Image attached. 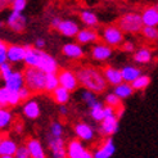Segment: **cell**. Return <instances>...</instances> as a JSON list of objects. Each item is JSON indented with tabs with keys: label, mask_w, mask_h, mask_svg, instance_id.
Segmentation results:
<instances>
[{
	"label": "cell",
	"mask_w": 158,
	"mask_h": 158,
	"mask_svg": "<svg viewBox=\"0 0 158 158\" xmlns=\"http://www.w3.org/2000/svg\"><path fill=\"white\" fill-rule=\"evenodd\" d=\"M152 59V52L148 48H143L138 50L135 54H134V60L136 63H141V64H145V63H149Z\"/></svg>",
	"instance_id": "f1b7e54d"
},
{
	"label": "cell",
	"mask_w": 158,
	"mask_h": 158,
	"mask_svg": "<svg viewBox=\"0 0 158 158\" xmlns=\"http://www.w3.org/2000/svg\"><path fill=\"white\" fill-rule=\"evenodd\" d=\"M58 77H59V84H60V86L68 89L69 91L76 90L77 85H78L77 75H75L73 72H71V71H62V72L58 75Z\"/></svg>",
	"instance_id": "30bf717a"
},
{
	"label": "cell",
	"mask_w": 158,
	"mask_h": 158,
	"mask_svg": "<svg viewBox=\"0 0 158 158\" xmlns=\"http://www.w3.org/2000/svg\"><path fill=\"white\" fill-rule=\"evenodd\" d=\"M2 2V8H6V6H12V4L15 0H0Z\"/></svg>",
	"instance_id": "7dc6e473"
},
{
	"label": "cell",
	"mask_w": 158,
	"mask_h": 158,
	"mask_svg": "<svg viewBox=\"0 0 158 158\" xmlns=\"http://www.w3.org/2000/svg\"><path fill=\"white\" fill-rule=\"evenodd\" d=\"M76 75L78 78V84L88 90L99 94V93H103L107 88L108 81L106 80L104 73H102L99 69L94 67H84L81 69H78Z\"/></svg>",
	"instance_id": "6da1fadb"
},
{
	"label": "cell",
	"mask_w": 158,
	"mask_h": 158,
	"mask_svg": "<svg viewBox=\"0 0 158 158\" xmlns=\"http://www.w3.org/2000/svg\"><path fill=\"white\" fill-rule=\"evenodd\" d=\"M17 144L15 141L12 140L8 136H3L0 140V157L2 158H12L15 157V152H17Z\"/></svg>",
	"instance_id": "9c48e42d"
},
{
	"label": "cell",
	"mask_w": 158,
	"mask_h": 158,
	"mask_svg": "<svg viewBox=\"0 0 158 158\" xmlns=\"http://www.w3.org/2000/svg\"><path fill=\"white\" fill-rule=\"evenodd\" d=\"M5 82V86L8 89H10V90H17L19 91L23 86H25V76H23L22 72H19V71H13L12 75L5 78L4 80Z\"/></svg>",
	"instance_id": "8fae6325"
},
{
	"label": "cell",
	"mask_w": 158,
	"mask_h": 158,
	"mask_svg": "<svg viewBox=\"0 0 158 158\" xmlns=\"http://www.w3.org/2000/svg\"><path fill=\"white\" fill-rule=\"evenodd\" d=\"M35 46H36V48H39V49L44 48V46H45V40H44V39H41V37H37L35 40Z\"/></svg>",
	"instance_id": "bcb514c9"
},
{
	"label": "cell",
	"mask_w": 158,
	"mask_h": 158,
	"mask_svg": "<svg viewBox=\"0 0 158 158\" xmlns=\"http://www.w3.org/2000/svg\"><path fill=\"white\" fill-rule=\"evenodd\" d=\"M75 134L78 139L84 141H90L94 138V130L91 129V126L86 123H77L75 126Z\"/></svg>",
	"instance_id": "44dd1931"
},
{
	"label": "cell",
	"mask_w": 158,
	"mask_h": 158,
	"mask_svg": "<svg viewBox=\"0 0 158 158\" xmlns=\"http://www.w3.org/2000/svg\"><path fill=\"white\" fill-rule=\"evenodd\" d=\"M103 43L109 46H120L123 43V31L118 26H108L103 30Z\"/></svg>",
	"instance_id": "277c9868"
},
{
	"label": "cell",
	"mask_w": 158,
	"mask_h": 158,
	"mask_svg": "<svg viewBox=\"0 0 158 158\" xmlns=\"http://www.w3.org/2000/svg\"><path fill=\"white\" fill-rule=\"evenodd\" d=\"M67 156L69 158H91L94 153L86 151L78 140H72L67 147Z\"/></svg>",
	"instance_id": "5b68a950"
},
{
	"label": "cell",
	"mask_w": 158,
	"mask_h": 158,
	"mask_svg": "<svg viewBox=\"0 0 158 158\" xmlns=\"http://www.w3.org/2000/svg\"><path fill=\"white\" fill-rule=\"evenodd\" d=\"M103 73H104V77L106 80L108 81V84L110 85H118L123 82V77H122V72L121 71H118L113 67H106L103 69Z\"/></svg>",
	"instance_id": "ffe728a7"
},
{
	"label": "cell",
	"mask_w": 158,
	"mask_h": 158,
	"mask_svg": "<svg viewBox=\"0 0 158 158\" xmlns=\"http://www.w3.org/2000/svg\"><path fill=\"white\" fill-rule=\"evenodd\" d=\"M21 95H19V91L17 90H10L9 89V98H8V102H9V107H15L19 104L21 102Z\"/></svg>",
	"instance_id": "8d00e7d4"
},
{
	"label": "cell",
	"mask_w": 158,
	"mask_h": 158,
	"mask_svg": "<svg viewBox=\"0 0 158 158\" xmlns=\"http://www.w3.org/2000/svg\"><path fill=\"white\" fill-rule=\"evenodd\" d=\"M57 30L63 36H67V37H73V36H76L78 34V31H80L77 23H75L73 21H71V19L62 21L59 23V26H58Z\"/></svg>",
	"instance_id": "9a60e30c"
},
{
	"label": "cell",
	"mask_w": 158,
	"mask_h": 158,
	"mask_svg": "<svg viewBox=\"0 0 158 158\" xmlns=\"http://www.w3.org/2000/svg\"><path fill=\"white\" fill-rule=\"evenodd\" d=\"M80 18H81V22L88 27H95L99 23L97 14H94L93 12H89V10H82L80 13Z\"/></svg>",
	"instance_id": "83f0119b"
},
{
	"label": "cell",
	"mask_w": 158,
	"mask_h": 158,
	"mask_svg": "<svg viewBox=\"0 0 158 158\" xmlns=\"http://www.w3.org/2000/svg\"><path fill=\"white\" fill-rule=\"evenodd\" d=\"M8 98H9V89L6 86H4V88L0 89V106H2V108H5L9 106Z\"/></svg>",
	"instance_id": "74e56055"
},
{
	"label": "cell",
	"mask_w": 158,
	"mask_h": 158,
	"mask_svg": "<svg viewBox=\"0 0 158 158\" xmlns=\"http://www.w3.org/2000/svg\"><path fill=\"white\" fill-rule=\"evenodd\" d=\"M95 94H97V93H94V91H91V90H88V89H86V90L81 94L82 100L89 106V108H90L93 104H95L97 102H98L97 98H95Z\"/></svg>",
	"instance_id": "e575fe53"
},
{
	"label": "cell",
	"mask_w": 158,
	"mask_h": 158,
	"mask_svg": "<svg viewBox=\"0 0 158 158\" xmlns=\"http://www.w3.org/2000/svg\"><path fill=\"white\" fill-rule=\"evenodd\" d=\"M60 22H62V19H59V18H53L50 25H52L53 28H58V26H59V23H60Z\"/></svg>",
	"instance_id": "c3c4849f"
},
{
	"label": "cell",
	"mask_w": 158,
	"mask_h": 158,
	"mask_svg": "<svg viewBox=\"0 0 158 158\" xmlns=\"http://www.w3.org/2000/svg\"><path fill=\"white\" fill-rule=\"evenodd\" d=\"M69 93L71 91L68 89L59 85L58 88L53 91V99H54L55 103H58V104H66L69 100Z\"/></svg>",
	"instance_id": "d4e9b609"
},
{
	"label": "cell",
	"mask_w": 158,
	"mask_h": 158,
	"mask_svg": "<svg viewBox=\"0 0 158 158\" xmlns=\"http://www.w3.org/2000/svg\"><path fill=\"white\" fill-rule=\"evenodd\" d=\"M49 148L52 151V154L54 158H66L67 156V149L64 147V140L62 139V136H49Z\"/></svg>",
	"instance_id": "52a82bcc"
},
{
	"label": "cell",
	"mask_w": 158,
	"mask_h": 158,
	"mask_svg": "<svg viewBox=\"0 0 158 158\" xmlns=\"http://www.w3.org/2000/svg\"><path fill=\"white\" fill-rule=\"evenodd\" d=\"M106 103H107L108 106H112V107H114V108H118V107L121 106V98L118 97L116 93L108 94V95L106 97Z\"/></svg>",
	"instance_id": "d590c367"
},
{
	"label": "cell",
	"mask_w": 158,
	"mask_h": 158,
	"mask_svg": "<svg viewBox=\"0 0 158 158\" xmlns=\"http://www.w3.org/2000/svg\"><path fill=\"white\" fill-rule=\"evenodd\" d=\"M25 49H26V57H25V63L30 67H39L40 64V60L43 58V54L44 52L41 49L36 48V46L32 45H25Z\"/></svg>",
	"instance_id": "8992f818"
},
{
	"label": "cell",
	"mask_w": 158,
	"mask_h": 158,
	"mask_svg": "<svg viewBox=\"0 0 158 158\" xmlns=\"http://www.w3.org/2000/svg\"><path fill=\"white\" fill-rule=\"evenodd\" d=\"M117 26L126 34H138V32H141V30H143L144 22H143L141 14L135 13V12H130V13L123 14L122 17L118 19Z\"/></svg>",
	"instance_id": "3957f363"
},
{
	"label": "cell",
	"mask_w": 158,
	"mask_h": 158,
	"mask_svg": "<svg viewBox=\"0 0 158 158\" xmlns=\"http://www.w3.org/2000/svg\"><path fill=\"white\" fill-rule=\"evenodd\" d=\"M107 2H116V0H107Z\"/></svg>",
	"instance_id": "816d5d0a"
},
{
	"label": "cell",
	"mask_w": 158,
	"mask_h": 158,
	"mask_svg": "<svg viewBox=\"0 0 158 158\" xmlns=\"http://www.w3.org/2000/svg\"><path fill=\"white\" fill-rule=\"evenodd\" d=\"M10 122H12V113L8 109L2 108V110H0V127L5 129L9 126Z\"/></svg>",
	"instance_id": "836d02e7"
},
{
	"label": "cell",
	"mask_w": 158,
	"mask_h": 158,
	"mask_svg": "<svg viewBox=\"0 0 158 158\" xmlns=\"http://www.w3.org/2000/svg\"><path fill=\"white\" fill-rule=\"evenodd\" d=\"M30 94H31V90L27 88L26 85L19 90V95H21V99H22V100H27L28 97H30Z\"/></svg>",
	"instance_id": "ee69618b"
},
{
	"label": "cell",
	"mask_w": 158,
	"mask_h": 158,
	"mask_svg": "<svg viewBox=\"0 0 158 158\" xmlns=\"http://www.w3.org/2000/svg\"><path fill=\"white\" fill-rule=\"evenodd\" d=\"M6 26L15 32H22L26 28V17L19 12H12L6 18Z\"/></svg>",
	"instance_id": "ba28073f"
},
{
	"label": "cell",
	"mask_w": 158,
	"mask_h": 158,
	"mask_svg": "<svg viewBox=\"0 0 158 158\" xmlns=\"http://www.w3.org/2000/svg\"><path fill=\"white\" fill-rule=\"evenodd\" d=\"M141 34L145 39L151 41H157L158 40V28L157 26H144L141 30Z\"/></svg>",
	"instance_id": "d6a6232c"
},
{
	"label": "cell",
	"mask_w": 158,
	"mask_h": 158,
	"mask_svg": "<svg viewBox=\"0 0 158 158\" xmlns=\"http://www.w3.org/2000/svg\"><path fill=\"white\" fill-rule=\"evenodd\" d=\"M14 130L17 131V132H22V123H21V122L15 123V126H14Z\"/></svg>",
	"instance_id": "f907efd6"
},
{
	"label": "cell",
	"mask_w": 158,
	"mask_h": 158,
	"mask_svg": "<svg viewBox=\"0 0 158 158\" xmlns=\"http://www.w3.org/2000/svg\"><path fill=\"white\" fill-rule=\"evenodd\" d=\"M112 55V46L108 44H95L91 49V57L95 60H107Z\"/></svg>",
	"instance_id": "7c38bea8"
},
{
	"label": "cell",
	"mask_w": 158,
	"mask_h": 158,
	"mask_svg": "<svg viewBox=\"0 0 158 158\" xmlns=\"http://www.w3.org/2000/svg\"><path fill=\"white\" fill-rule=\"evenodd\" d=\"M144 26H158V6H148L141 13Z\"/></svg>",
	"instance_id": "e0dca14e"
},
{
	"label": "cell",
	"mask_w": 158,
	"mask_h": 158,
	"mask_svg": "<svg viewBox=\"0 0 158 158\" xmlns=\"http://www.w3.org/2000/svg\"><path fill=\"white\" fill-rule=\"evenodd\" d=\"M59 84V77L57 73H48L46 75V91L53 93L58 88Z\"/></svg>",
	"instance_id": "1f68e13d"
},
{
	"label": "cell",
	"mask_w": 158,
	"mask_h": 158,
	"mask_svg": "<svg viewBox=\"0 0 158 158\" xmlns=\"http://www.w3.org/2000/svg\"><path fill=\"white\" fill-rule=\"evenodd\" d=\"M149 82H151V78H149V76H145V75H140L136 80H134L131 82L134 90H144L148 88Z\"/></svg>",
	"instance_id": "4dcf8cb0"
},
{
	"label": "cell",
	"mask_w": 158,
	"mask_h": 158,
	"mask_svg": "<svg viewBox=\"0 0 158 158\" xmlns=\"http://www.w3.org/2000/svg\"><path fill=\"white\" fill-rule=\"evenodd\" d=\"M62 53L71 59H80L84 57V50L80 44H66L62 48Z\"/></svg>",
	"instance_id": "7402d4cb"
},
{
	"label": "cell",
	"mask_w": 158,
	"mask_h": 158,
	"mask_svg": "<svg viewBox=\"0 0 158 158\" xmlns=\"http://www.w3.org/2000/svg\"><path fill=\"white\" fill-rule=\"evenodd\" d=\"M39 68L45 71L46 73H57L58 71V63L55 60L52 55L44 53L43 58L40 60V64H39Z\"/></svg>",
	"instance_id": "ac0fdd59"
},
{
	"label": "cell",
	"mask_w": 158,
	"mask_h": 158,
	"mask_svg": "<svg viewBox=\"0 0 158 158\" xmlns=\"http://www.w3.org/2000/svg\"><path fill=\"white\" fill-rule=\"evenodd\" d=\"M27 5V0H15V2L12 4V10L14 12H22V10H25V8Z\"/></svg>",
	"instance_id": "60d3db41"
},
{
	"label": "cell",
	"mask_w": 158,
	"mask_h": 158,
	"mask_svg": "<svg viewBox=\"0 0 158 158\" xmlns=\"http://www.w3.org/2000/svg\"><path fill=\"white\" fill-rule=\"evenodd\" d=\"M27 148L30 151V156L32 158H45V152L43 149V145L36 139H30L27 141Z\"/></svg>",
	"instance_id": "cb8c5ba5"
},
{
	"label": "cell",
	"mask_w": 158,
	"mask_h": 158,
	"mask_svg": "<svg viewBox=\"0 0 158 158\" xmlns=\"http://www.w3.org/2000/svg\"><path fill=\"white\" fill-rule=\"evenodd\" d=\"M46 73L45 71L40 69L39 67H30L27 66V68L23 72L25 76V84L26 86L34 93H40L46 90Z\"/></svg>",
	"instance_id": "7a4b0ae2"
},
{
	"label": "cell",
	"mask_w": 158,
	"mask_h": 158,
	"mask_svg": "<svg viewBox=\"0 0 158 158\" xmlns=\"http://www.w3.org/2000/svg\"><path fill=\"white\" fill-rule=\"evenodd\" d=\"M31 157L30 156V151L27 145H22V147H18L17 152H15V158H28Z\"/></svg>",
	"instance_id": "7bdbcfd3"
},
{
	"label": "cell",
	"mask_w": 158,
	"mask_h": 158,
	"mask_svg": "<svg viewBox=\"0 0 158 158\" xmlns=\"http://www.w3.org/2000/svg\"><path fill=\"white\" fill-rule=\"evenodd\" d=\"M23 114L30 120H36L40 116V107L36 100H28L23 106Z\"/></svg>",
	"instance_id": "603a6c76"
},
{
	"label": "cell",
	"mask_w": 158,
	"mask_h": 158,
	"mask_svg": "<svg viewBox=\"0 0 158 158\" xmlns=\"http://www.w3.org/2000/svg\"><path fill=\"white\" fill-rule=\"evenodd\" d=\"M132 91H134L132 85L130 82L123 81V82H121V84H118V85L114 86V91L113 93H116L121 99H126V98L131 97Z\"/></svg>",
	"instance_id": "484cf974"
},
{
	"label": "cell",
	"mask_w": 158,
	"mask_h": 158,
	"mask_svg": "<svg viewBox=\"0 0 158 158\" xmlns=\"http://www.w3.org/2000/svg\"><path fill=\"white\" fill-rule=\"evenodd\" d=\"M25 57H26L25 46H19V45H9L8 46V62L18 63V62L25 60Z\"/></svg>",
	"instance_id": "5bb4252c"
},
{
	"label": "cell",
	"mask_w": 158,
	"mask_h": 158,
	"mask_svg": "<svg viewBox=\"0 0 158 158\" xmlns=\"http://www.w3.org/2000/svg\"><path fill=\"white\" fill-rule=\"evenodd\" d=\"M12 72H13V69H12L9 63H6V62L0 63V73H2V78H3V80H5V78L9 77L12 75Z\"/></svg>",
	"instance_id": "f35d334b"
},
{
	"label": "cell",
	"mask_w": 158,
	"mask_h": 158,
	"mask_svg": "<svg viewBox=\"0 0 158 158\" xmlns=\"http://www.w3.org/2000/svg\"><path fill=\"white\" fill-rule=\"evenodd\" d=\"M122 50L123 52H127V53H132L135 50V46L131 41H123L122 43Z\"/></svg>",
	"instance_id": "f6af8a7d"
},
{
	"label": "cell",
	"mask_w": 158,
	"mask_h": 158,
	"mask_svg": "<svg viewBox=\"0 0 158 158\" xmlns=\"http://www.w3.org/2000/svg\"><path fill=\"white\" fill-rule=\"evenodd\" d=\"M50 135L52 136H62L63 135V127L59 122H53L52 126H50Z\"/></svg>",
	"instance_id": "ab89813d"
},
{
	"label": "cell",
	"mask_w": 158,
	"mask_h": 158,
	"mask_svg": "<svg viewBox=\"0 0 158 158\" xmlns=\"http://www.w3.org/2000/svg\"><path fill=\"white\" fill-rule=\"evenodd\" d=\"M118 130V117L117 116H109L106 117L100 125V132L103 135H113Z\"/></svg>",
	"instance_id": "4fadbf2b"
},
{
	"label": "cell",
	"mask_w": 158,
	"mask_h": 158,
	"mask_svg": "<svg viewBox=\"0 0 158 158\" xmlns=\"http://www.w3.org/2000/svg\"><path fill=\"white\" fill-rule=\"evenodd\" d=\"M99 35L95 30L93 28H84L80 30L78 34L76 35V40L78 44H90V43H95L98 41Z\"/></svg>",
	"instance_id": "2e32d148"
},
{
	"label": "cell",
	"mask_w": 158,
	"mask_h": 158,
	"mask_svg": "<svg viewBox=\"0 0 158 158\" xmlns=\"http://www.w3.org/2000/svg\"><path fill=\"white\" fill-rule=\"evenodd\" d=\"M157 6H158V4H157Z\"/></svg>",
	"instance_id": "f5cc1de1"
},
{
	"label": "cell",
	"mask_w": 158,
	"mask_h": 158,
	"mask_svg": "<svg viewBox=\"0 0 158 158\" xmlns=\"http://www.w3.org/2000/svg\"><path fill=\"white\" fill-rule=\"evenodd\" d=\"M59 113H60L62 116H66V114L68 113V109H67V107H64V106L62 104V106L59 107Z\"/></svg>",
	"instance_id": "681fc988"
},
{
	"label": "cell",
	"mask_w": 158,
	"mask_h": 158,
	"mask_svg": "<svg viewBox=\"0 0 158 158\" xmlns=\"http://www.w3.org/2000/svg\"><path fill=\"white\" fill-rule=\"evenodd\" d=\"M114 152H116V147L113 144V140L109 138L104 141V144L102 145L100 149L94 152V158H109L114 154Z\"/></svg>",
	"instance_id": "d6986e66"
},
{
	"label": "cell",
	"mask_w": 158,
	"mask_h": 158,
	"mask_svg": "<svg viewBox=\"0 0 158 158\" xmlns=\"http://www.w3.org/2000/svg\"><path fill=\"white\" fill-rule=\"evenodd\" d=\"M8 60V45L4 41H0V63Z\"/></svg>",
	"instance_id": "b9f144b4"
},
{
	"label": "cell",
	"mask_w": 158,
	"mask_h": 158,
	"mask_svg": "<svg viewBox=\"0 0 158 158\" xmlns=\"http://www.w3.org/2000/svg\"><path fill=\"white\" fill-rule=\"evenodd\" d=\"M122 72V77H123V81L126 82H132L134 80H136V78L140 76V69L139 68H135V67H131V66H127V67H123L121 69Z\"/></svg>",
	"instance_id": "4316f807"
},
{
	"label": "cell",
	"mask_w": 158,
	"mask_h": 158,
	"mask_svg": "<svg viewBox=\"0 0 158 158\" xmlns=\"http://www.w3.org/2000/svg\"><path fill=\"white\" fill-rule=\"evenodd\" d=\"M90 116H91V118L94 121H99V122H102L104 120V107L102 106L99 102H97L95 104H93L91 107H90Z\"/></svg>",
	"instance_id": "f546056e"
}]
</instances>
